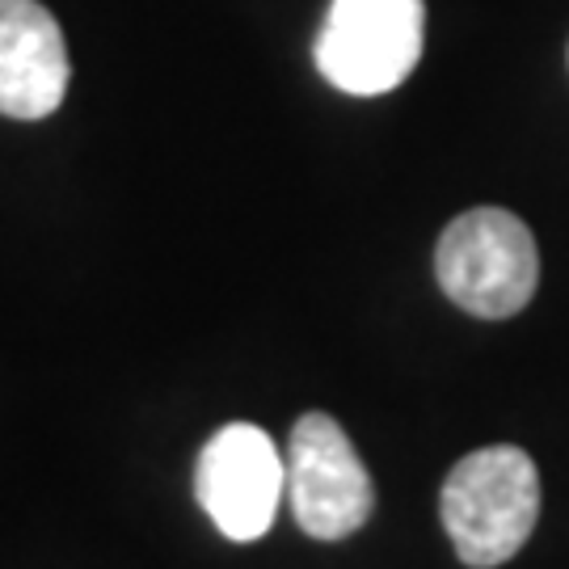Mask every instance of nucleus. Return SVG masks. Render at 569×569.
Returning a JSON list of instances; mask_svg holds the SVG:
<instances>
[{"label": "nucleus", "mask_w": 569, "mask_h": 569, "mask_svg": "<svg viewBox=\"0 0 569 569\" xmlns=\"http://www.w3.org/2000/svg\"><path fill=\"white\" fill-rule=\"evenodd\" d=\"M443 528L456 557L472 569H493L528 545L540 519V472L523 448H477L448 472Z\"/></svg>", "instance_id": "1"}, {"label": "nucleus", "mask_w": 569, "mask_h": 569, "mask_svg": "<svg viewBox=\"0 0 569 569\" xmlns=\"http://www.w3.org/2000/svg\"><path fill=\"white\" fill-rule=\"evenodd\" d=\"M435 274L456 308L502 321L531 305L540 283V249L515 211L472 207L443 228L435 249Z\"/></svg>", "instance_id": "2"}, {"label": "nucleus", "mask_w": 569, "mask_h": 569, "mask_svg": "<svg viewBox=\"0 0 569 569\" xmlns=\"http://www.w3.org/2000/svg\"><path fill=\"white\" fill-rule=\"evenodd\" d=\"M422 26V0H329L312 56L338 93L380 98L418 68Z\"/></svg>", "instance_id": "3"}, {"label": "nucleus", "mask_w": 569, "mask_h": 569, "mask_svg": "<svg viewBox=\"0 0 569 569\" xmlns=\"http://www.w3.org/2000/svg\"><path fill=\"white\" fill-rule=\"evenodd\" d=\"M283 465L291 515L312 540L333 545L355 536L371 519L376 489H371L367 465L329 413L312 409L291 427Z\"/></svg>", "instance_id": "4"}, {"label": "nucleus", "mask_w": 569, "mask_h": 569, "mask_svg": "<svg viewBox=\"0 0 569 569\" xmlns=\"http://www.w3.org/2000/svg\"><path fill=\"white\" fill-rule=\"evenodd\" d=\"M194 493L228 540H262L279 515V498L287 493V465L274 439L253 422L220 427L199 451Z\"/></svg>", "instance_id": "5"}, {"label": "nucleus", "mask_w": 569, "mask_h": 569, "mask_svg": "<svg viewBox=\"0 0 569 569\" xmlns=\"http://www.w3.org/2000/svg\"><path fill=\"white\" fill-rule=\"evenodd\" d=\"M68 47L60 21L39 0H0V114L34 122L68 93Z\"/></svg>", "instance_id": "6"}]
</instances>
